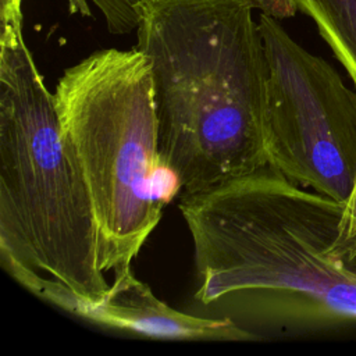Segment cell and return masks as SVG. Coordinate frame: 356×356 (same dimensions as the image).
<instances>
[{"label":"cell","instance_id":"obj_11","mask_svg":"<svg viewBox=\"0 0 356 356\" xmlns=\"http://www.w3.org/2000/svg\"><path fill=\"white\" fill-rule=\"evenodd\" d=\"M70 13L72 14H79L82 17H90L92 15V10L89 7V1L88 0H67Z\"/></svg>","mask_w":356,"mask_h":356},{"label":"cell","instance_id":"obj_6","mask_svg":"<svg viewBox=\"0 0 356 356\" xmlns=\"http://www.w3.org/2000/svg\"><path fill=\"white\" fill-rule=\"evenodd\" d=\"M42 300L90 324L118 332L168 341H261L229 318L192 314L160 300L132 270L114 275L110 289L99 302H86L68 289L47 293Z\"/></svg>","mask_w":356,"mask_h":356},{"label":"cell","instance_id":"obj_2","mask_svg":"<svg viewBox=\"0 0 356 356\" xmlns=\"http://www.w3.org/2000/svg\"><path fill=\"white\" fill-rule=\"evenodd\" d=\"M341 213L342 203L277 172L248 188L220 218L207 250L217 312L259 335L356 327V254L327 250Z\"/></svg>","mask_w":356,"mask_h":356},{"label":"cell","instance_id":"obj_3","mask_svg":"<svg viewBox=\"0 0 356 356\" xmlns=\"http://www.w3.org/2000/svg\"><path fill=\"white\" fill-rule=\"evenodd\" d=\"M0 263L40 300L65 288L95 303L110 289L90 196L63 142L54 93L25 43L22 18L1 21Z\"/></svg>","mask_w":356,"mask_h":356},{"label":"cell","instance_id":"obj_8","mask_svg":"<svg viewBox=\"0 0 356 356\" xmlns=\"http://www.w3.org/2000/svg\"><path fill=\"white\" fill-rule=\"evenodd\" d=\"M327 250L337 257H352L356 254V175L350 192L342 203L338 234L328 243Z\"/></svg>","mask_w":356,"mask_h":356},{"label":"cell","instance_id":"obj_10","mask_svg":"<svg viewBox=\"0 0 356 356\" xmlns=\"http://www.w3.org/2000/svg\"><path fill=\"white\" fill-rule=\"evenodd\" d=\"M22 0H0V19L22 18Z\"/></svg>","mask_w":356,"mask_h":356},{"label":"cell","instance_id":"obj_9","mask_svg":"<svg viewBox=\"0 0 356 356\" xmlns=\"http://www.w3.org/2000/svg\"><path fill=\"white\" fill-rule=\"evenodd\" d=\"M103 14L106 25L113 35H127L136 31L139 17L138 4L140 0H90Z\"/></svg>","mask_w":356,"mask_h":356},{"label":"cell","instance_id":"obj_4","mask_svg":"<svg viewBox=\"0 0 356 356\" xmlns=\"http://www.w3.org/2000/svg\"><path fill=\"white\" fill-rule=\"evenodd\" d=\"M53 93L63 142L90 196L99 266L113 277L132 270L179 195L160 159L150 61L138 47L96 50L64 70Z\"/></svg>","mask_w":356,"mask_h":356},{"label":"cell","instance_id":"obj_7","mask_svg":"<svg viewBox=\"0 0 356 356\" xmlns=\"http://www.w3.org/2000/svg\"><path fill=\"white\" fill-rule=\"evenodd\" d=\"M316 24L356 88V0H292Z\"/></svg>","mask_w":356,"mask_h":356},{"label":"cell","instance_id":"obj_1","mask_svg":"<svg viewBox=\"0 0 356 356\" xmlns=\"http://www.w3.org/2000/svg\"><path fill=\"white\" fill-rule=\"evenodd\" d=\"M250 0H140L160 159L181 195L267 165V61Z\"/></svg>","mask_w":356,"mask_h":356},{"label":"cell","instance_id":"obj_5","mask_svg":"<svg viewBox=\"0 0 356 356\" xmlns=\"http://www.w3.org/2000/svg\"><path fill=\"white\" fill-rule=\"evenodd\" d=\"M267 61V164L291 182L343 203L356 175V92L324 58L261 13Z\"/></svg>","mask_w":356,"mask_h":356}]
</instances>
